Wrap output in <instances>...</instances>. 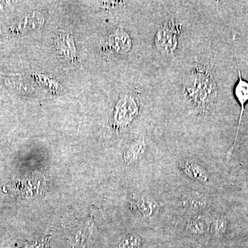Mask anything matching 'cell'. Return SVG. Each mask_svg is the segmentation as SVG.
<instances>
[{
  "label": "cell",
  "instance_id": "6da1fadb",
  "mask_svg": "<svg viewBox=\"0 0 248 248\" xmlns=\"http://www.w3.org/2000/svg\"><path fill=\"white\" fill-rule=\"evenodd\" d=\"M182 90L187 107L197 115L211 112L216 106L218 87L208 56H202L186 72Z\"/></svg>",
  "mask_w": 248,
  "mask_h": 248
},
{
  "label": "cell",
  "instance_id": "7a4b0ae2",
  "mask_svg": "<svg viewBox=\"0 0 248 248\" xmlns=\"http://www.w3.org/2000/svg\"><path fill=\"white\" fill-rule=\"evenodd\" d=\"M182 35V24L174 18H167L155 32V46L161 53L173 55L177 52Z\"/></svg>",
  "mask_w": 248,
  "mask_h": 248
},
{
  "label": "cell",
  "instance_id": "3957f363",
  "mask_svg": "<svg viewBox=\"0 0 248 248\" xmlns=\"http://www.w3.org/2000/svg\"><path fill=\"white\" fill-rule=\"evenodd\" d=\"M115 114V122L121 128L126 127L133 119L138 115L140 110L139 101L133 96H125L121 99Z\"/></svg>",
  "mask_w": 248,
  "mask_h": 248
},
{
  "label": "cell",
  "instance_id": "277c9868",
  "mask_svg": "<svg viewBox=\"0 0 248 248\" xmlns=\"http://www.w3.org/2000/svg\"><path fill=\"white\" fill-rule=\"evenodd\" d=\"M238 73H239V80H238L237 82L235 85L234 94L236 100L239 102L240 107H241V110H240L239 123H238L237 130H236L234 143H233L231 149L229 150L228 154H227V158L228 159H231L235 146H236L240 126H241V121H242L243 115H244V113L245 107H246V104L248 102V81L242 78V74H241V72L240 71L239 65H238Z\"/></svg>",
  "mask_w": 248,
  "mask_h": 248
},
{
  "label": "cell",
  "instance_id": "5b68a950",
  "mask_svg": "<svg viewBox=\"0 0 248 248\" xmlns=\"http://www.w3.org/2000/svg\"><path fill=\"white\" fill-rule=\"evenodd\" d=\"M182 206L188 213L198 214L202 213L207 208L208 200L205 196L197 192L186 194L182 199Z\"/></svg>",
  "mask_w": 248,
  "mask_h": 248
},
{
  "label": "cell",
  "instance_id": "8992f818",
  "mask_svg": "<svg viewBox=\"0 0 248 248\" xmlns=\"http://www.w3.org/2000/svg\"><path fill=\"white\" fill-rule=\"evenodd\" d=\"M180 169L187 177L193 180L205 184L208 182L209 175L205 169L196 161L186 160L180 164Z\"/></svg>",
  "mask_w": 248,
  "mask_h": 248
},
{
  "label": "cell",
  "instance_id": "52a82bcc",
  "mask_svg": "<svg viewBox=\"0 0 248 248\" xmlns=\"http://www.w3.org/2000/svg\"><path fill=\"white\" fill-rule=\"evenodd\" d=\"M55 45L60 53L70 60L76 58V50L72 35L60 33L55 39Z\"/></svg>",
  "mask_w": 248,
  "mask_h": 248
},
{
  "label": "cell",
  "instance_id": "ba28073f",
  "mask_svg": "<svg viewBox=\"0 0 248 248\" xmlns=\"http://www.w3.org/2000/svg\"><path fill=\"white\" fill-rule=\"evenodd\" d=\"M135 207L139 214L143 217H151L159 210V206L156 201L151 197H141L136 201Z\"/></svg>",
  "mask_w": 248,
  "mask_h": 248
},
{
  "label": "cell",
  "instance_id": "9c48e42d",
  "mask_svg": "<svg viewBox=\"0 0 248 248\" xmlns=\"http://www.w3.org/2000/svg\"><path fill=\"white\" fill-rule=\"evenodd\" d=\"M210 221L204 217L193 218L186 224V231L193 235L205 234L210 229Z\"/></svg>",
  "mask_w": 248,
  "mask_h": 248
},
{
  "label": "cell",
  "instance_id": "30bf717a",
  "mask_svg": "<svg viewBox=\"0 0 248 248\" xmlns=\"http://www.w3.org/2000/svg\"><path fill=\"white\" fill-rule=\"evenodd\" d=\"M146 149V143L143 139L138 140L129 147L124 153V159L128 163L138 161L144 154Z\"/></svg>",
  "mask_w": 248,
  "mask_h": 248
},
{
  "label": "cell",
  "instance_id": "8fae6325",
  "mask_svg": "<svg viewBox=\"0 0 248 248\" xmlns=\"http://www.w3.org/2000/svg\"><path fill=\"white\" fill-rule=\"evenodd\" d=\"M141 244V239L137 236H125L120 240L117 248H138Z\"/></svg>",
  "mask_w": 248,
  "mask_h": 248
},
{
  "label": "cell",
  "instance_id": "7c38bea8",
  "mask_svg": "<svg viewBox=\"0 0 248 248\" xmlns=\"http://www.w3.org/2000/svg\"><path fill=\"white\" fill-rule=\"evenodd\" d=\"M228 223L224 218H217L212 223L214 234L217 238L223 237L226 233Z\"/></svg>",
  "mask_w": 248,
  "mask_h": 248
},
{
  "label": "cell",
  "instance_id": "4fadbf2b",
  "mask_svg": "<svg viewBox=\"0 0 248 248\" xmlns=\"http://www.w3.org/2000/svg\"><path fill=\"white\" fill-rule=\"evenodd\" d=\"M103 7L105 9H117V8L122 7L123 5L125 4V1H99Z\"/></svg>",
  "mask_w": 248,
  "mask_h": 248
}]
</instances>
